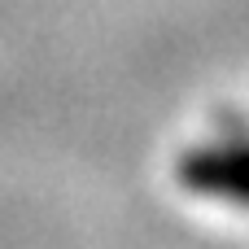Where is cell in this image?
<instances>
[{
    "label": "cell",
    "mask_w": 249,
    "mask_h": 249,
    "mask_svg": "<svg viewBox=\"0 0 249 249\" xmlns=\"http://www.w3.org/2000/svg\"><path fill=\"white\" fill-rule=\"evenodd\" d=\"M184 175L201 193H223L249 201V149H206L184 162Z\"/></svg>",
    "instance_id": "6da1fadb"
}]
</instances>
